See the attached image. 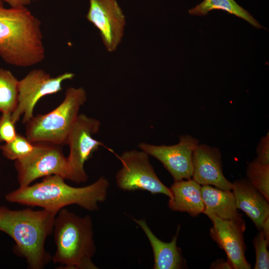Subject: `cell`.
Returning a JSON list of instances; mask_svg holds the SVG:
<instances>
[{
    "mask_svg": "<svg viewBox=\"0 0 269 269\" xmlns=\"http://www.w3.org/2000/svg\"><path fill=\"white\" fill-rule=\"evenodd\" d=\"M65 180L58 175L46 176L40 182L19 186L7 194L5 199L9 202L40 207L56 213L72 204L90 211L97 210L99 203L107 199L110 183L104 176L90 185L80 187L69 185Z\"/></svg>",
    "mask_w": 269,
    "mask_h": 269,
    "instance_id": "obj_1",
    "label": "cell"
},
{
    "mask_svg": "<svg viewBox=\"0 0 269 269\" xmlns=\"http://www.w3.org/2000/svg\"><path fill=\"white\" fill-rule=\"evenodd\" d=\"M41 25L27 7L6 8L0 0V57L16 67L41 63L45 57Z\"/></svg>",
    "mask_w": 269,
    "mask_h": 269,
    "instance_id": "obj_2",
    "label": "cell"
},
{
    "mask_svg": "<svg viewBox=\"0 0 269 269\" xmlns=\"http://www.w3.org/2000/svg\"><path fill=\"white\" fill-rule=\"evenodd\" d=\"M57 214L44 209L13 210L0 206V231L14 240V253L25 259L30 269H43L52 260L44 245L53 233Z\"/></svg>",
    "mask_w": 269,
    "mask_h": 269,
    "instance_id": "obj_3",
    "label": "cell"
},
{
    "mask_svg": "<svg viewBox=\"0 0 269 269\" xmlns=\"http://www.w3.org/2000/svg\"><path fill=\"white\" fill-rule=\"evenodd\" d=\"M53 233L55 264L65 269H98L92 260L96 246L90 215L81 217L63 208L55 218Z\"/></svg>",
    "mask_w": 269,
    "mask_h": 269,
    "instance_id": "obj_4",
    "label": "cell"
},
{
    "mask_svg": "<svg viewBox=\"0 0 269 269\" xmlns=\"http://www.w3.org/2000/svg\"><path fill=\"white\" fill-rule=\"evenodd\" d=\"M87 100L84 88H68L63 100L55 109L33 116L25 124V136L33 142L66 144L68 134Z\"/></svg>",
    "mask_w": 269,
    "mask_h": 269,
    "instance_id": "obj_5",
    "label": "cell"
},
{
    "mask_svg": "<svg viewBox=\"0 0 269 269\" xmlns=\"http://www.w3.org/2000/svg\"><path fill=\"white\" fill-rule=\"evenodd\" d=\"M101 128L97 119L79 114L67 137L66 144L69 147L67 157L69 169V180L76 183L85 182L88 175L84 165L93 154L104 144L94 137Z\"/></svg>",
    "mask_w": 269,
    "mask_h": 269,
    "instance_id": "obj_6",
    "label": "cell"
},
{
    "mask_svg": "<svg viewBox=\"0 0 269 269\" xmlns=\"http://www.w3.org/2000/svg\"><path fill=\"white\" fill-rule=\"evenodd\" d=\"M118 158L122 164L116 176L119 188L125 191L143 190L172 198L170 188L157 177L146 152L141 149L127 150Z\"/></svg>",
    "mask_w": 269,
    "mask_h": 269,
    "instance_id": "obj_7",
    "label": "cell"
},
{
    "mask_svg": "<svg viewBox=\"0 0 269 269\" xmlns=\"http://www.w3.org/2000/svg\"><path fill=\"white\" fill-rule=\"evenodd\" d=\"M74 77L72 72L54 77L41 69L30 71L18 82L17 105L12 113L14 122L16 123L23 116L22 123H27L34 116L35 106L41 98L61 91L63 83Z\"/></svg>",
    "mask_w": 269,
    "mask_h": 269,
    "instance_id": "obj_8",
    "label": "cell"
},
{
    "mask_svg": "<svg viewBox=\"0 0 269 269\" xmlns=\"http://www.w3.org/2000/svg\"><path fill=\"white\" fill-rule=\"evenodd\" d=\"M60 145L37 142L34 152L28 157L15 161L17 180L20 187L26 186L38 178L58 175L69 180L67 157Z\"/></svg>",
    "mask_w": 269,
    "mask_h": 269,
    "instance_id": "obj_9",
    "label": "cell"
},
{
    "mask_svg": "<svg viewBox=\"0 0 269 269\" xmlns=\"http://www.w3.org/2000/svg\"><path fill=\"white\" fill-rule=\"evenodd\" d=\"M199 140L189 134L179 137L178 143L156 145L145 142L139 144L140 149L159 160L174 181L189 179L193 174L192 157Z\"/></svg>",
    "mask_w": 269,
    "mask_h": 269,
    "instance_id": "obj_10",
    "label": "cell"
},
{
    "mask_svg": "<svg viewBox=\"0 0 269 269\" xmlns=\"http://www.w3.org/2000/svg\"><path fill=\"white\" fill-rule=\"evenodd\" d=\"M87 19L99 31L109 52H115L123 39L126 20L117 0H89Z\"/></svg>",
    "mask_w": 269,
    "mask_h": 269,
    "instance_id": "obj_11",
    "label": "cell"
},
{
    "mask_svg": "<svg viewBox=\"0 0 269 269\" xmlns=\"http://www.w3.org/2000/svg\"><path fill=\"white\" fill-rule=\"evenodd\" d=\"M213 223L210 235L227 255V260L233 269H250L245 253L244 233L245 222L241 217L232 220H224L215 216L209 217Z\"/></svg>",
    "mask_w": 269,
    "mask_h": 269,
    "instance_id": "obj_12",
    "label": "cell"
},
{
    "mask_svg": "<svg viewBox=\"0 0 269 269\" xmlns=\"http://www.w3.org/2000/svg\"><path fill=\"white\" fill-rule=\"evenodd\" d=\"M192 162V179L200 185L232 190V183L223 173L222 156L218 148L199 144L193 150Z\"/></svg>",
    "mask_w": 269,
    "mask_h": 269,
    "instance_id": "obj_13",
    "label": "cell"
},
{
    "mask_svg": "<svg viewBox=\"0 0 269 269\" xmlns=\"http://www.w3.org/2000/svg\"><path fill=\"white\" fill-rule=\"evenodd\" d=\"M232 191L237 209L243 211L260 230L269 217V201L245 178L232 183Z\"/></svg>",
    "mask_w": 269,
    "mask_h": 269,
    "instance_id": "obj_14",
    "label": "cell"
},
{
    "mask_svg": "<svg viewBox=\"0 0 269 269\" xmlns=\"http://www.w3.org/2000/svg\"><path fill=\"white\" fill-rule=\"evenodd\" d=\"M142 230L151 246L154 257V269H180L185 263L179 248L177 246L180 227L170 242L159 239L148 227L145 219H133Z\"/></svg>",
    "mask_w": 269,
    "mask_h": 269,
    "instance_id": "obj_15",
    "label": "cell"
},
{
    "mask_svg": "<svg viewBox=\"0 0 269 269\" xmlns=\"http://www.w3.org/2000/svg\"><path fill=\"white\" fill-rule=\"evenodd\" d=\"M170 189L172 198L169 199L168 206L171 210L186 212L193 217L203 213L201 186L193 179L174 181Z\"/></svg>",
    "mask_w": 269,
    "mask_h": 269,
    "instance_id": "obj_16",
    "label": "cell"
},
{
    "mask_svg": "<svg viewBox=\"0 0 269 269\" xmlns=\"http://www.w3.org/2000/svg\"><path fill=\"white\" fill-rule=\"evenodd\" d=\"M204 204L203 213L208 217L215 216L224 220H232L242 216L238 211L232 190H223L211 185L201 186Z\"/></svg>",
    "mask_w": 269,
    "mask_h": 269,
    "instance_id": "obj_17",
    "label": "cell"
},
{
    "mask_svg": "<svg viewBox=\"0 0 269 269\" xmlns=\"http://www.w3.org/2000/svg\"><path fill=\"white\" fill-rule=\"evenodd\" d=\"M214 9H221L239 17L253 26L263 28L260 23L246 9L239 5L234 0H204L194 7L189 10L194 15H205Z\"/></svg>",
    "mask_w": 269,
    "mask_h": 269,
    "instance_id": "obj_18",
    "label": "cell"
},
{
    "mask_svg": "<svg viewBox=\"0 0 269 269\" xmlns=\"http://www.w3.org/2000/svg\"><path fill=\"white\" fill-rule=\"evenodd\" d=\"M19 80L11 72L0 68V113H11L18 103Z\"/></svg>",
    "mask_w": 269,
    "mask_h": 269,
    "instance_id": "obj_19",
    "label": "cell"
},
{
    "mask_svg": "<svg viewBox=\"0 0 269 269\" xmlns=\"http://www.w3.org/2000/svg\"><path fill=\"white\" fill-rule=\"evenodd\" d=\"M37 146V142H32L25 135L17 134L13 140L0 144V150L8 159L16 161L29 156Z\"/></svg>",
    "mask_w": 269,
    "mask_h": 269,
    "instance_id": "obj_20",
    "label": "cell"
},
{
    "mask_svg": "<svg viewBox=\"0 0 269 269\" xmlns=\"http://www.w3.org/2000/svg\"><path fill=\"white\" fill-rule=\"evenodd\" d=\"M247 179L269 201V164H263L255 159L246 169Z\"/></svg>",
    "mask_w": 269,
    "mask_h": 269,
    "instance_id": "obj_21",
    "label": "cell"
},
{
    "mask_svg": "<svg viewBox=\"0 0 269 269\" xmlns=\"http://www.w3.org/2000/svg\"><path fill=\"white\" fill-rule=\"evenodd\" d=\"M269 243L263 231L260 230L253 242L256 255L255 269H269Z\"/></svg>",
    "mask_w": 269,
    "mask_h": 269,
    "instance_id": "obj_22",
    "label": "cell"
},
{
    "mask_svg": "<svg viewBox=\"0 0 269 269\" xmlns=\"http://www.w3.org/2000/svg\"><path fill=\"white\" fill-rule=\"evenodd\" d=\"M11 113H1L0 116V143L13 140L17 133Z\"/></svg>",
    "mask_w": 269,
    "mask_h": 269,
    "instance_id": "obj_23",
    "label": "cell"
},
{
    "mask_svg": "<svg viewBox=\"0 0 269 269\" xmlns=\"http://www.w3.org/2000/svg\"><path fill=\"white\" fill-rule=\"evenodd\" d=\"M257 154L255 159L263 164H269V133L263 136L259 142L257 148Z\"/></svg>",
    "mask_w": 269,
    "mask_h": 269,
    "instance_id": "obj_24",
    "label": "cell"
},
{
    "mask_svg": "<svg viewBox=\"0 0 269 269\" xmlns=\"http://www.w3.org/2000/svg\"><path fill=\"white\" fill-rule=\"evenodd\" d=\"M7 3L10 7L15 9L26 8L32 2L36 0H0Z\"/></svg>",
    "mask_w": 269,
    "mask_h": 269,
    "instance_id": "obj_25",
    "label": "cell"
},
{
    "mask_svg": "<svg viewBox=\"0 0 269 269\" xmlns=\"http://www.w3.org/2000/svg\"><path fill=\"white\" fill-rule=\"evenodd\" d=\"M210 269H233L230 262L222 259H218L212 264Z\"/></svg>",
    "mask_w": 269,
    "mask_h": 269,
    "instance_id": "obj_26",
    "label": "cell"
},
{
    "mask_svg": "<svg viewBox=\"0 0 269 269\" xmlns=\"http://www.w3.org/2000/svg\"><path fill=\"white\" fill-rule=\"evenodd\" d=\"M260 230L263 231L266 239L269 241V217L264 221Z\"/></svg>",
    "mask_w": 269,
    "mask_h": 269,
    "instance_id": "obj_27",
    "label": "cell"
}]
</instances>
